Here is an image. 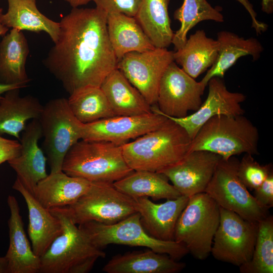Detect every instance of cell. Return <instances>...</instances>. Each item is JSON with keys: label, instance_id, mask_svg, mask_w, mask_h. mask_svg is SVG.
<instances>
[{"label": "cell", "instance_id": "cell-12", "mask_svg": "<svg viewBox=\"0 0 273 273\" xmlns=\"http://www.w3.org/2000/svg\"><path fill=\"white\" fill-rule=\"evenodd\" d=\"M206 85L187 74L174 62L165 70L160 82L157 104L151 111L163 116L181 118L201 106Z\"/></svg>", "mask_w": 273, "mask_h": 273}, {"label": "cell", "instance_id": "cell-44", "mask_svg": "<svg viewBox=\"0 0 273 273\" xmlns=\"http://www.w3.org/2000/svg\"><path fill=\"white\" fill-rule=\"evenodd\" d=\"M3 13V9L0 8V17ZM9 30V28L4 26L1 22L0 20V36L5 35Z\"/></svg>", "mask_w": 273, "mask_h": 273}, {"label": "cell", "instance_id": "cell-38", "mask_svg": "<svg viewBox=\"0 0 273 273\" xmlns=\"http://www.w3.org/2000/svg\"><path fill=\"white\" fill-rule=\"evenodd\" d=\"M21 147L20 142L6 139L0 135V165L18 156Z\"/></svg>", "mask_w": 273, "mask_h": 273}, {"label": "cell", "instance_id": "cell-28", "mask_svg": "<svg viewBox=\"0 0 273 273\" xmlns=\"http://www.w3.org/2000/svg\"><path fill=\"white\" fill-rule=\"evenodd\" d=\"M216 39L198 30L187 38L184 46L173 52V60L189 75L195 79L215 62L218 52Z\"/></svg>", "mask_w": 273, "mask_h": 273}, {"label": "cell", "instance_id": "cell-5", "mask_svg": "<svg viewBox=\"0 0 273 273\" xmlns=\"http://www.w3.org/2000/svg\"><path fill=\"white\" fill-rule=\"evenodd\" d=\"M259 138L257 128L243 115H216L200 128L189 152L207 151L223 159L243 153L258 155Z\"/></svg>", "mask_w": 273, "mask_h": 273}, {"label": "cell", "instance_id": "cell-43", "mask_svg": "<svg viewBox=\"0 0 273 273\" xmlns=\"http://www.w3.org/2000/svg\"><path fill=\"white\" fill-rule=\"evenodd\" d=\"M0 273H8V262L5 257H0Z\"/></svg>", "mask_w": 273, "mask_h": 273}, {"label": "cell", "instance_id": "cell-21", "mask_svg": "<svg viewBox=\"0 0 273 273\" xmlns=\"http://www.w3.org/2000/svg\"><path fill=\"white\" fill-rule=\"evenodd\" d=\"M91 184L84 178L67 175L62 170L50 173L39 181L33 196L47 209L66 206L82 196Z\"/></svg>", "mask_w": 273, "mask_h": 273}, {"label": "cell", "instance_id": "cell-2", "mask_svg": "<svg viewBox=\"0 0 273 273\" xmlns=\"http://www.w3.org/2000/svg\"><path fill=\"white\" fill-rule=\"evenodd\" d=\"M191 141L181 126L168 118L158 128L121 147L131 169L159 172L180 161L189 152Z\"/></svg>", "mask_w": 273, "mask_h": 273}, {"label": "cell", "instance_id": "cell-18", "mask_svg": "<svg viewBox=\"0 0 273 273\" xmlns=\"http://www.w3.org/2000/svg\"><path fill=\"white\" fill-rule=\"evenodd\" d=\"M135 200L141 222L146 232L160 240L174 241L177 221L189 197L181 195L159 204L153 202L147 197Z\"/></svg>", "mask_w": 273, "mask_h": 273}, {"label": "cell", "instance_id": "cell-40", "mask_svg": "<svg viewBox=\"0 0 273 273\" xmlns=\"http://www.w3.org/2000/svg\"><path fill=\"white\" fill-rule=\"evenodd\" d=\"M27 85L20 84H4L0 83V99L6 92L14 88H22L27 87Z\"/></svg>", "mask_w": 273, "mask_h": 273}, {"label": "cell", "instance_id": "cell-16", "mask_svg": "<svg viewBox=\"0 0 273 273\" xmlns=\"http://www.w3.org/2000/svg\"><path fill=\"white\" fill-rule=\"evenodd\" d=\"M221 158L209 151H193L159 172L167 177L181 195L189 198L205 192Z\"/></svg>", "mask_w": 273, "mask_h": 273}, {"label": "cell", "instance_id": "cell-6", "mask_svg": "<svg viewBox=\"0 0 273 273\" xmlns=\"http://www.w3.org/2000/svg\"><path fill=\"white\" fill-rule=\"evenodd\" d=\"M220 207L205 192L189 198L177 221L174 241L183 244L196 259H206L211 254L219 225Z\"/></svg>", "mask_w": 273, "mask_h": 273}, {"label": "cell", "instance_id": "cell-45", "mask_svg": "<svg viewBox=\"0 0 273 273\" xmlns=\"http://www.w3.org/2000/svg\"><path fill=\"white\" fill-rule=\"evenodd\" d=\"M32 1H36V0H32Z\"/></svg>", "mask_w": 273, "mask_h": 273}, {"label": "cell", "instance_id": "cell-13", "mask_svg": "<svg viewBox=\"0 0 273 273\" xmlns=\"http://www.w3.org/2000/svg\"><path fill=\"white\" fill-rule=\"evenodd\" d=\"M173 52L155 48L128 53L118 61L117 69L151 106L156 105L160 82L168 65L174 61Z\"/></svg>", "mask_w": 273, "mask_h": 273}, {"label": "cell", "instance_id": "cell-7", "mask_svg": "<svg viewBox=\"0 0 273 273\" xmlns=\"http://www.w3.org/2000/svg\"><path fill=\"white\" fill-rule=\"evenodd\" d=\"M93 244L102 249L110 244L147 247L179 260L189 253L183 244L175 241H162L149 235L143 226L138 212L111 224L89 221L78 225Z\"/></svg>", "mask_w": 273, "mask_h": 273}, {"label": "cell", "instance_id": "cell-9", "mask_svg": "<svg viewBox=\"0 0 273 273\" xmlns=\"http://www.w3.org/2000/svg\"><path fill=\"white\" fill-rule=\"evenodd\" d=\"M73 222L111 224L138 212L135 199L117 189L113 183H92L88 190L73 204L65 206Z\"/></svg>", "mask_w": 273, "mask_h": 273}, {"label": "cell", "instance_id": "cell-27", "mask_svg": "<svg viewBox=\"0 0 273 273\" xmlns=\"http://www.w3.org/2000/svg\"><path fill=\"white\" fill-rule=\"evenodd\" d=\"M107 28L117 62L128 53L155 48L134 17L120 13H108Z\"/></svg>", "mask_w": 273, "mask_h": 273}, {"label": "cell", "instance_id": "cell-29", "mask_svg": "<svg viewBox=\"0 0 273 273\" xmlns=\"http://www.w3.org/2000/svg\"><path fill=\"white\" fill-rule=\"evenodd\" d=\"M7 12L0 20L6 27L35 32H44L54 43L59 37L60 22H55L42 14L32 0H7Z\"/></svg>", "mask_w": 273, "mask_h": 273}, {"label": "cell", "instance_id": "cell-4", "mask_svg": "<svg viewBox=\"0 0 273 273\" xmlns=\"http://www.w3.org/2000/svg\"><path fill=\"white\" fill-rule=\"evenodd\" d=\"M62 170L91 183H113L133 170L126 163L121 146L106 141L80 140L67 153Z\"/></svg>", "mask_w": 273, "mask_h": 273}, {"label": "cell", "instance_id": "cell-41", "mask_svg": "<svg viewBox=\"0 0 273 273\" xmlns=\"http://www.w3.org/2000/svg\"><path fill=\"white\" fill-rule=\"evenodd\" d=\"M261 10L267 14L273 12V0H262Z\"/></svg>", "mask_w": 273, "mask_h": 273}, {"label": "cell", "instance_id": "cell-19", "mask_svg": "<svg viewBox=\"0 0 273 273\" xmlns=\"http://www.w3.org/2000/svg\"><path fill=\"white\" fill-rule=\"evenodd\" d=\"M7 203L10 211L9 246L5 257L8 273H39L40 259L33 252L26 237L18 202L14 196L9 195Z\"/></svg>", "mask_w": 273, "mask_h": 273}, {"label": "cell", "instance_id": "cell-14", "mask_svg": "<svg viewBox=\"0 0 273 273\" xmlns=\"http://www.w3.org/2000/svg\"><path fill=\"white\" fill-rule=\"evenodd\" d=\"M167 118L152 112L134 116H115L83 123L81 140L106 141L122 146L161 126Z\"/></svg>", "mask_w": 273, "mask_h": 273}, {"label": "cell", "instance_id": "cell-42", "mask_svg": "<svg viewBox=\"0 0 273 273\" xmlns=\"http://www.w3.org/2000/svg\"><path fill=\"white\" fill-rule=\"evenodd\" d=\"M68 3L72 8H78L85 5L92 0H63Z\"/></svg>", "mask_w": 273, "mask_h": 273}, {"label": "cell", "instance_id": "cell-32", "mask_svg": "<svg viewBox=\"0 0 273 273\" xmlns=\"http://www.w3.org/2000/svg\"><path fill=\"white\" fill-rule=\"evenodd\" d=\"M67 101L72 113L82 123L116 116L100 87L78 89L70 95Z\"/></svg>", "mask_w": 273, "mask_h": 273}, {"label": "cell", "instance_id": "cell-8", "mask_svg": "<svg viewBox=\"0 0 273 273\" xmlns=\"http://www.w3.org/2000/svg\"><path fill=\"white\" fill-rule=\"evenodd\" d=\"M38 119L50 173L62 171L67 153L82 139L83 123L74 116L67 99L64 98L52 99L46 103Z\"/></svg>", "mask_w": 273, "mask_h": 273}, {"label": "cell", "instance_id": "cell-34", "mask_svg": "<svg viewBox=\"0 0 273 273\" xmlns=\"http://www.w3.org/2000/svg\"><path fill=\"white\" fill-rule=\"evenodd\" d=\"M241 273L273 272V217L258 222L254 249L248 263L239 267Z\"/></svg>", "mask_w": 273, "mask_h": 273}, {"label": "cell", "instance_id": "cell-11", "mask_svg": "<svg viewBox=\"0 0 273 273\" xmlns=\"http://www.w3.org/2000/svg\"><path fill=\"white\" fill-rule=\"evenodd\" d=\"M258 223L220 207L219 223L211 250L213 257L239 267L248 263L254 249Z\"/></svg>", "mask_w": 273, "mask_h": 273}, {"label": "cell", "instance_id": "cell-30", "mask_svg": "<svg viewBox=\"0 0 273 273\" xmlns=\"http://www.w3.org/2000/svg\"><path fill=\"white\" fill-rule=\"evenodd\" d=\"M170 0H142L134 17L155 48L167 49L174 32L168 6Z\"/></svg>", "mask_w": 273, "mask_h": 273}, {"label": "cell", "instance_id": "cell-3", "mask_svg": "<svg viewBox=\"0 0 273 273\" xmlns=\"http://www.w3.org/2000/svg\"><path fill=\"white\" fill-rule=\"evenodd\" d=\"M60 220L62 232L40 257V273H87L106 253L70 217L65 206L49 209Z\"/></svg>", "mask_w": 273, "mask_h": 273}, {"label": "cell", "instance_id": "cell-39", "mask_svg": "<svg viewBox=\"0 0 273 273\" xmlns=\"http://www.w3.org/2000/svg\"><path fill=\"white\" fill-rule=\"evenodd\" d=\"M239 2L249 13L252 20V27L253 28L257 34H261L267 29V25L261 22L257 19V14L254 11L253 5L249 0H236Z\"/></svg>", "mask_w": 273, "mask_h": 273}, {"label": "cell", "instance_id": "cell-10", "mask_svg": "<svg viewBox=\"0 0 273 273\" xmlns=\"http://www.w3.org/2000/svg\"><path fill=\"white\" fill-rule=\"evenodd\" d=\"M239 162L235 156L228 159L221 158L204 192L220 207L258 223L268 215V210L258 204L239 179L237 174Z\"/></svg>", "mask_w": 273, "mask_h": 273}, {"label": "cell", "instance_id": "cell-35", "mask_svg": "<svg viewBox=\"0 0 273 273\" xmlns=\"http://www.w3.org/2000/svg\"><path fill=\"white\" fill-rule=\"evenodd\" d=\"M271 171V164L261 165L252 155L245 154L239 161L237 174L244 185L252 191L260 186Z\"/></svg>", "mask_w": 273, "mask_h": 273}, {"label": "cell", "instance_id": "cell-17", "mask_svg": "<svg viewBox=\"0 0 273 273\" xmlns=\"http://www.w3.org/2000/svg\"><path fill=\"white\" fill-rule=\"evenodd\" d=\"M22 132L20 153L8 162L16 172L17 179L33 195L37 184L48 175L47 159L38 146V141L42 136L39 119L32 120Z\"/></svg>", "mask_w": 273, "mask_h": 273}, {"label": "cell", "instance_id": "cell-15", "mask_svg": "<svg viewBox=\"0 0 273 273\" xmlns=\"http://www.w3.org/2000/svg\"><path fill=\"white\" fill-rule=\"evenodd\" d=\"M207 85V97L194 113L181 118L164 116L181 126L191 140L194 138L203 125L215 116H237L244 113L241 104L245 100L246 96L241 93L229 90L223 78L212 77Z\"/></svg>", "mask_w": 273, "mask_h": 273}, {"label": "cell", "instance_id": "cell-33", "mask_svg": "<svg viewBox=\"0 0 273 273\" xmlns=\"http://www.w3.org/2000/svg\"><path fill=\"white\" fill-rule=\"evenodd\" d=\"M173 17L180 23L172 41L175 51L184 46L188 32L199 23L206 20L224 21L223 15L207 0H184L181 6L174 11Z\"/></svg>", "mask_w": 273, "mask_h": 273}, {"label": "cell", "instance_id": "cell-24", "mask_svg": "<svg viewBox=\"0 0 273 273\" xmlns=\"http://www.w3.org/2000/svg\"><path fill=\"white\" fill-rule=\"evenodd\" d=\"M218 52L216 60L201 80L206 86L214 77L223 78L227 70L241 57L251 56L254 61L258 60L263 48L256 38H245L231 31L222 30L217 34Z\"/></svg>", "mask_w": 273, "mask_h": 273}, {"label": "cell", "instance_id": "cell-36", "mask_svg": "<svg viewBox=\"0 0 273 273\" xmlns=\"http://www.w3.org/2000/svg\"><path fill=\"white\" fill-rule=\"evenodd\" d=\"M142 0H92L96 7L106 12L134 17Z\"/></svg>", "mask_w": 273, "mask_h": 273}, {"label": "cell", "instance_id": "cell-31", "mask_svg": "<svg viewBox=\"0 0 273 273\" xmlns=\"http://www.w3.org/2000/svg\"><path fill=\"white\" fill-rule=\"evenodd\" d=\"M120 192L136 199L150 197L155 200L172 199L181 196L163 173L148 170H133L113 183Z\"/></svg>", "mask_w": 273, "mask_h": 273}, {"label": "cell", "instance_id": "cell-1", "mask_svg": "<svg viewBox=\"0 0 273 273\" xmlns=\"http://www.w3.org/2000/svg\"><path fill=\"white\" fill-rule=\"evenodd\" d=\"M107 16L96 7L72 8L60 22L59 37L42 62L70 95L84 87H100L117 68Z\"/></svg>", "mask_w": 273, "mask_h": 273}, {"label": "cell", "instance_id": "cell-25", "mask_svg": "<svg viewBox=\"0 0 273 273\" xmlns=\"http://www.w3.org/2000/svg\"><path fill=\"white\" fill-rule=\"evenodd\" d=\"M116 116H134L152 112L146 99L117 68L100 86Z\"/></svg>", "mask_w": 273, "mask_h": 273}, {"label": "cell", "instance_id": "cell-37", "mask_svg": "<svg viewBox=\"0 0 273 273\" xmlns=\"http://www.w3.org/2000/svg\"><path fill=\"white\" fill-rule=\"evenodd\" d=\"M254 195L258 204L268 210L273 206V172L271 171L263 183L254 190Z\"/></svg>", "mask_w": 273, "mask_h": 273}, {"label": "cell", "instance_id": "cell-22", "mask_svg": "<svg viewBox=\"0 0 273 273\" xmlns=\"http://www.w3.org/2000/svg\"><path fill=\"white\" fill-rule=\"evenodd\" d=\"M186 265L167 254L149 249L116 255L104 266L103 271L107 273H177Z\"/></svg>", "mask_w": 273, "mask_h": 273}, {"label": "cell", "instance_id": "cell-26", "mask_svg": "<svg viewBox=\"0 0 273 273\" xmlns=\"http://www.w3.org/2000/svg\"><path fill=\"white\" fill-rule=\"evenodd\" d=\"M29 53L22 32L12 28L0 42V83L27 85L30 81L26 70Z\"/></svg>", "mask_w": 273, "mask_h": 273}, {"label": "cell", "instance_id": "cell-20", "mask_svg": "<svg viewBox=\"0 0 273 273\" xmlns=\"http://www.w3.org/2000/svg\"><path fill=\"white\" fill-rule=\"evenodd\" d=\"M13 188L24 198L28 211V234L34 254L40 257L62 232L60 219L42 206L16 178Z\"/></svg>", "mask_w": 273, "mask_h": 273}, {"label": "cell", "instance_id": "cell-23", "mask_svg": "<svg viewBox=\"0 0 273 273\" xmlns=\"http://www.w3.org/2000/svg\"><path fill=\"white\" fill-rule=\"evenodd\" d=\"M20 89L9 90L0 99V135L8 134L19 140L26 122L38 119L43 106L33 96L21 97Z\"/></svg>", "mask_w": 273, "mask_h": 273}]
</instances>
